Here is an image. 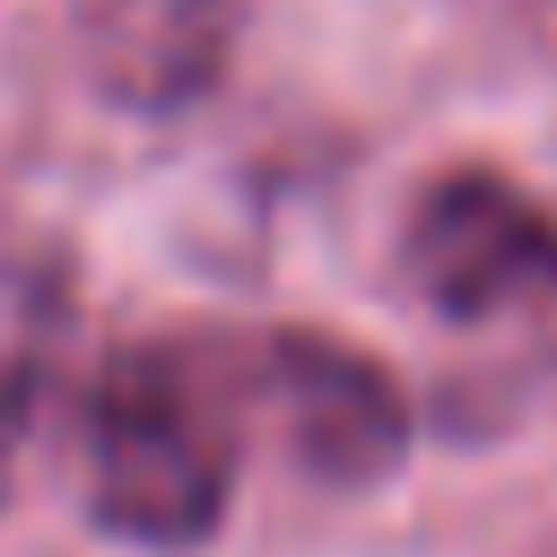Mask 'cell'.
Listing matches in <instances>:
<instances>
[{"label":"cell","mask_w":557,"mask_h":557,"mask_svg":"<svg viewBox=\"0 0 557 557\" xmlns=\"http://www.w3.org/2000/svg\"><path fill=\"white\" fill-rule=\"evenodd\" d=\"M87 513L131 548H200L235 505V426L174 348H122L78 418Z\"/></svg>","instance_id":"6da1fadb"},{"label":"cell","mask_w":557,"mask_h":557,"mask_svg":"<svg viewBox=\"0 0 557 557\" xmlns=\"http://www.w3.org/2000/svg\"><path fill=\"white\" fill-rule=\"evenodd\" d=\"M400 278L461 331H522L557 357V200L505 165H444L409 191Z\"/></svg>","instance_id":"7a4b0ae2"},{"label":"cell","mask_w":557,"mask_h":557,"mask_svg":"<svg viewBox=\"0 0 557 557\" xmlns=\"http://www.w3.org/2000/svg\"><path fill=\"white\" fill-rule=\"evenodd\" d=\"M252 392L278 418V444L305 479L357 496L383 487L409 461V392L392 366L331 331H261L252 339Z\"/></svg>","instance_id":"3957f363"},{"label":"cell","mask_w":557,"mask_h":557,"mask_svg":"<svg viewBox=\"0 0 557 557\" xmlns=\"http://www.w3.org/2000/svg\"><path fill=\"white\" fill-rule=\"evenodd\" d=\"M244 35V0H78L87 70L131 113H183L200 104Z\"/></svg>","instance_id":"277c9868"},{"label":"cell","mask_w":557,"mask_h":557,"mask_svg":"<svg viewBox=\"0 0 557 557\" xmlns=\"http://www.w3.org/2000/svg\"><path fill=\"white\" fill-rule=\"evenodd\" d=\"M52 331H61V278H17L0 296V479H9V453H17V435L35 418Z\"/></svg>","instance_id":"5b68a950"}]
</instances>
